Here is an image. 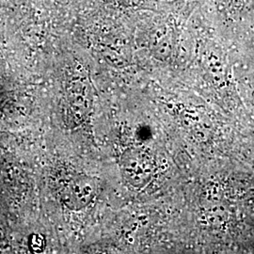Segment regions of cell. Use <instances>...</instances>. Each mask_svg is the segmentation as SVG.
Listing matches in <instances>:
<instances>
[{"label": "cell", "mask_w": 254, "mask_h": 254, "mask_svg": "<svg viewBox=\"0 0 254 254\" xmlns=\"http://www.w3.org/2000/svg\"><path fill=\"white\" fill-rule=\"evenodd\" d=\"M98 183L89 175H79L72 179L64 189V203L72 210H81L92 202L97 195Z\"/></svg>", "instance_id": "cell-1"}, {"label": "cell", "mask_w": 254, "mask_h": 254, "mask_svg": "<svg viewBox=\"0 0 254 254\" xmlns=\"http://www.w3.org/2000/svg\"><path fill=\"white\" fill-rule=\"evenodd\" d=\"M141 157L136 151H127L121 158V168L127 181L135 184L140 179L145 169L142 165Z\"/></svg>", "instance_id": "cell-2"}]
</instances>
